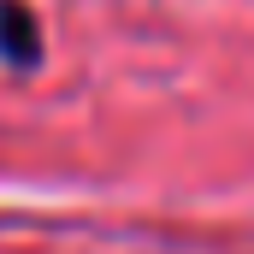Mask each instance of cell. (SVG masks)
Segmentation results:
<instances>
[{"label":"cell","instance_id":"cell-1","mask_svg":"<svg viewBox=\"0 0 254 254\" xmlns=\"http://www.w3.org/2000/svg\"><path fill=\"white\" fill-rule=\"evenodd\" d=\"M0 54L18 71H30V65L42 60V18L24 0H0Z\"/></svg>","mask_w":254,"mask_h":254}]
</instances>
